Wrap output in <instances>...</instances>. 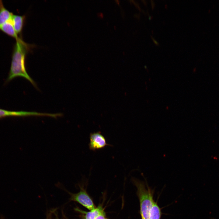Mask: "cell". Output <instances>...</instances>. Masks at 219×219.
Segmentation results:
<instances>
[{
  "label": "cell",
  "instance_id": "obj_17",
  "mask_svg": "<svg viewBox=\"0 0 219 219\" xmlns=\"http://www.w3.org/2000/svg\"><path fill=\"white\" fill-rule=\"evenodd\" d=\"M211 219H214V218H212Z\"/></svg>",
  "mask_w": 219,
  "mask_h": 219
},
{
  "label": "cell",
  "instance_id": "obj_10",
  "mask_svg": "<svg viewBox=\"0 0 219 219\" xmlns=\"http://www.w3.org/2000/svg\"><path fill=\"white\" fill-rule=\"evenodd\" d=\"M103 211L102 208L99 206L96 208L91 210L90 211L86 212L85 219H95Z\"/></svg>",
  "mask_w": 219,
  "mask_h": 219
},
{
  "label": "cell",
  "instance_id": "obj_2",
  "mask_svg": "<svg viewBox=\"0 0 219 219\" xmlns=\"http://www.w3.org/2000/svg\"><path fill=\"white\" fill-rule=\"evenodd\" d=\"M133 181L137 188L141 219H150L151 209L155 201L153 190L143 182L134 179Z\"/></svg>",
  "mask_w": 219,
  "mask_h": 219
},
{
  "label": "cell",
  "instance_id": "obj_6",
  "mask_svg": "<svg viewBox=\"0 0 219 219\" xmlns=\"http://www.w3.org/2000/svg\"><path fill=\"white\" fill-rule=\"evenodd\" d=\"M25 15L20 16L13 14L12 18V22L14 29L17 34H20L22 31L25 21Z\"/></svg>",
  "mask_w": 219,
  "mask_h": 219
},
{
  "label": "cell",
  "instance_id": "obj_3",
  "mask_svg": "<svg viewBox=\"0 0 219 219\" xmlns=\"http://www.w3.org/2000/svg\"><path fill=\"white\" fill-rule=\"evenodd\" d=\"M89 139V148L93 151L110 145L107 143L105 137L100 131L91 133Z\"/></svg>",
  "mask_w": 219,
  "mask_h": 219
},
{
  "label": "cell",
  "instance_id": "obj_8",
  "mask_svg": "<svg viewBox=\"0 0 219 219\" xmlns=\"http://www.w3.org/2000/svg\"><path fill=\"white\" fill-rule=\"evenodd\" d=\"M11 20L6 22L0 27V30L8 35L15 38L16 40L19 39L20 37L16 33Z\"/></svg>",
  "mask_w": 219,
  "mask_h": 219
},
{
  "label": "cell",
  "instance_id": "obj_16",
  "mask_svg": "<svg viewBox=\"0 0 219 219\" xmlns=\"http://www.w3.org/2000/svg\"><path fill=\"white\" fill-rule=\"evenodd\" d=\"M115 1L116 2V3H117L118 4H119V1H118V0H116Z\"/></svg>",
  "mask_w": 219,
  "mask_h": 219
},
{
  "label": "cell",
  "instance_id": "obj_15",
  "mask_svg": "<svg viewBox=\"0 0 219 219\" xmlns=\"http://www.w3.org/2000/svg\"><path fill=\"white\" fill-rule=\"evenodd\" d=\"M142 1H143V2H144V4L145 5H147V2H146V1H145V0H142Z\"/></svg>",
  "mask_w": 219,
  "mask_h": 219
},
{
  "label": "cell",
  "instance_id": "obj_12",
  "mask_svg": "<svg viewBox=\"0 0 219 219\" xmlns=\"http://www.w3.org/2000/svg\"><path fill=\"white\" fill-rule=\"evenodd\" d=\"M151 5L152 9H153L155 6V3L154 2V1L152 0H151Z\"/></svg>",
  "mask_w": 219,
  "mask_h": 219
},
{
  "label": "cell",
  "instance_id": "obj_7",
  "mask_svg": "<svg viewBox=\"0 0 219 219\" xmlns=\"http://www.w3.org/2000/svg\"><path fill=\"white\" fill-rule=\"evenodd\" d=\"M13 14L5 8L2 1L0 0V27L11 20Z\"/></svg>",
  "mask_w": 219,
  "mask_h": 219
},
{
  "label": "cell",
  "instance_id": "obj_11",
  "mask_svg": "<svg viewBox=\"0 0 219 219\" xmlns=\"http://www.w3.org/2000/svg\"><path fill=\"white\" fill-rule=\"evenodd\" d=\"M95 219H106L104 211H103Z\"/></svg>",
  "mask_w": 219,
  "mask_h": 219
},
{
  "label": "cell",
  "instance_id": "obj_9",
  "mask_svg": "<svg viewBox=\"0 0 219 219\" xmlns=\"http://www.w3.org/2000/svg\"><path fill=\"white\" fill-rule=\"evenodd\" d=\"M161 215L160 208L157 203L154 201L151 209L150 219H161Z\"/></svg>",
  "mask_w": 219,
  "mask_h": 219
},
{
  "label": "cell",
  "instance_id": "obj_4",
  "mask_svg": "<svg viewBox=\"0 0 219 219\" xmlns=\"http://www.w3.org/2000/svg\"><path fill=\"white\" fill-rule=\"evenodd\" d=\"M71 200L79 203L89 210L95 208L92 201L83 188L81 189L78 193L72 194Z\"/></svg>",
  "mask_w": 219,
  "mask_h": 219
},
{
  "label": "cell",
  "instance_id": "obj_13",
  "mask_svg": "<svg viewBox=\"0 0 219 219\" xmlns=\"http://www.w3.org/2000/svg\"><path fill=\"white\" fill-rule=\"evenodd\" d=\"M151 38L152 39L153 42L156 45H158L159 44V43L157 42V41L155 40V39L152 36H151Z\"/></svg>",
  "mask_w": 219,
  "mask_h": 219
},
{
  "label": "cell",
  "instance_id": "obj_14",
  "mask_svg": "<svg viewBox=\"0 0 219 219\" xmlns=\"http://www.w3.org/2000/svg\"><path fill=\"white\" fill-rule=\"evenodd\" d=\"M97 16H99L101 18H103V13H98L97 14Z\"/></svg>",
  "mask_w": 219,
  "mask_h": 219
},
{
  "label": "cell",
  "instance_id": "obj_1",
  "mask_svg": "<svg viewBox=\"0 0 219 219\" xmlns=\"http://www.w3.org/2000/svg\"><path fill=\"white\" fill-rule=\"evenodd\" d=\"M32 47V45L26 43L21 38L16 40L12 50L11 65L7 82L16 77L21 76L28 80L34 87H36L35 82L27 73L25 65L26 55Z\"/></svg>",
  "mask_w": 219,
  "mask_h": 219
},
{
  "label": "cell",
  "instance_id": "obj_5",
  "mask_svg": "<svg viewBox=\"0 0 219 219\" xmlns=\"http://www.w3.org/2000/svg\"><path fill=\"white\" fill-rule=\"evenodd\" d=\"M43 113L24 111H13L0 109V118L9 116H44Z\"/></svg>",
  "mask_w": 219,
  "mask_h": 219
}]
</instances>
